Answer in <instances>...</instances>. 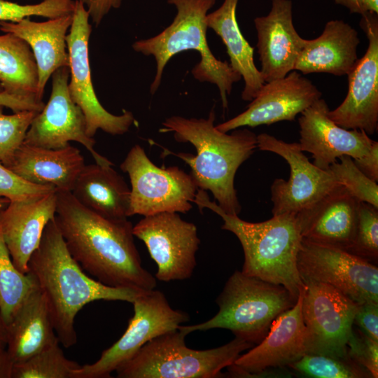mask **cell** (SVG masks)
Returning <instances> with one entry per match:
<instances>
[{"instance_id":"1","label":"cell","mask_w":378,"mask_h":378,"mask_svg":"<svg viewBox=\"0 0 378 378\" xmlns=\"http://www.w3.org/2000/svg\"><path fill=\"white\" fill-rule=\"evenodd\" d=\"M55 219L71 256L95 279L112 287L155 288L156 278L141 265L130 220L104 218L71 192L58 190Z\"/></svg>"},{"instance_id":"2","label":"cell","mask_w":378,"mask_h":378,"mask_svg":"<svg viewBox=\"0 0 378 378\" xmlns=\"http://www.w3.org/2000/svg\"><path fill=\"white\" fill-rule=\"evenodd\" d=\"M28 269L43 294L59 344L66 349L77 342L75 318L85 304L101 300L132 303L144 291L109 286L88 276L69 252L55 218L46 226Z\"/></svg>"},{"instance_id":"3","label":"cell","mask_w":378,"mask_h":378,"mask_svg":"<svg viewBox=\"0 0 378 378\" xmlns=\"http://www.w3.org/2000/svg\"><path fill=\"white\" fill-rule=\"evenodd\" d=\"M215 118L214 109L206 119L173 115L162 122L160 131L173 132L176 141L195 146L196 155H173L190 166L199 189L209 190L225 213L238 215L241 205L234 186V176L257 148V136L246 128L231 134L223 132L214 125Z\"/></svg>"},{"instance_id":"4","label":"cell","mask_w":378,"mask_h":378,"mask_svg":"<svg viewBox=\"0 0 378 378\" xmlns=\"http://www.w3.org/2000/svg\"><path fill=\"white\" fill-rule=\"evenodd\" d=\"M192 203L201 211L207 208L219 215L223 220L222 229L238 238L244 255L243 274L281 285L298 300L305 285L297 267L302 237L295 214L273 216L259 223L247 222L238 215L225 213L202 189L197 190Z\"/></svg>"},{"instance_id":"5","label":"cell","mask_w":378,"mask_h":378,"mask_svg":"<svg viewBox=\"0 0 378 378\" xmlns=\"http://www.w3.org/2000/svg\"><path fill=\"white\" fill-rule=\"evenodd\" d=\"M174 5L176 14L172 22L159 34L132 44V48L144 55H152L156 62V72L150 87L153 94L160 87L166 64L175 55L193 50L200 61L192 69L194 78L200 82L217 85L223 107L227 108V95L241 76L226 61L217 59L206 40V16L216 0H167Z\"/></svg>"},{"instance_id":"6","label":"cell","mask_w":378,"mask_h":378,"mask_svg":"<svg viewBox=\"0 0 378 378\" xmlns=\"http://www.w3.org/2000/svg\"><path fill=\"white\" fill-rule=\"evenodd\" d=\"M296 302L284 286L236 270L216 298L217 314L202 323L181 325L178 329L187 335L195 331L227 329L235 337L254 345L265 337L275 318Z\"/></svg>"},{"instance_id":"7","label":"cell","mask_w":378,"mask_h":378,"mask_svg":"<svg viewBox=\"0 0 378 378\" xmlns=\"http://www.w3.org/2000/svg\"><path fill=\"white\" fill-rule=\"evenodd\" d=\"M187 335L178 329L157 337L144 344L115 372L118 378H215L254 345L234 337L214 349L188 347Z\"/></svg>"},{"instance_id":"8","label":"cell","mask_w":378,"mask_h":378,"mask_svg":"<svg viewBox=\"0 0 378 378\" xmlns=\"http://www.w3.org/2000/svg\"><path fill=\"white\" fill-rule=\"evenodd\" d=\"M120 168L131 184L129 216L187 213L192 208L199 188L191 174L177 166L158 167L139 145L130 150Z\"/></svg>"},{"instance_id":"9","label":"cell","mask_w":378,"mask_h":378,"mask_svg":"<svg viewBox=\"0 0 378 378\" xmlns=\"http://www.w3.org/2000/svg\"><path fill=\"white\" fill-rule=\"evenodd\" d=\"M132 304L134 316L123 335L97 361L75 370L74 378L110 377L147 342L189 321L187 313L173 309L164 293L155 288L142 291Z\"/></svg>"},{"instance_id":"10","label":"cell","mask_w":378,"mask_h":378,"mask_svg":"<svg viewBox=\"0 0 378 378\" xmlns=\"http://www.w3.org/2000/svg\"><path fill=\"white\" fill-rule=\"evenodd\" d=\"M297 267L302 281L330 285L358 304L378 303V267L363 258L302 238Z\"/></svg>"},{"instance_id":"11","label":"cell","mask_w":378,"mask_h":378,"mask_svg":"<svg viewBox=\"0 0 378 378\" xmlns=\"http://www.w3.org/2000/svg\"><path fill=\"white\" fill-rule=\"evenodd\" d=\"M89 18L84 5L76 0L72 24L66 38L69 57V94L84 114L86 132L90 137L93 138L98 130L111 135H121L129 131L136 120L129 111L124 110L119 115L109 113L95 94L89 62L88 45L92 31Z\"/></svg>"},{"instance_id":"12","label":"cell","mask_w":378,"mask_h":378,"mask_svg":"<svg viewBox=\"0 0 378 378\" xmlns=\"http://www.w3.org/2000/svg\"><path fill=\"white\" fill-rule=\"evenodd\" d=\"M303 283L302 314L308 354L348 357L347 343L358 304L327 284Z\"/></svg>"},{"instance_id":"13","label":"cell","mask_w":378,"mask_h":378,"mask_svg":"<svg viewBox=\"0 0 378 378\" xmlns=\"http://www.w3.org/2000/svg\"><path fill=\"white\" fill-rule=\"evenodd\" d=\"M158 266L156 279L164 282L189 279L195 268L200 240L196 225L176 212L144 216L133 226Z\"/></svg>"},{"instance_id":"14","label":"cell","mask_w":378,"mask_h":378,"mask_svg":"<svg viewBox=\"0 0 378 378\" xmlns=\"http://www.w3.org/2000/svg\"><path fill=\"white\" fill-rule=\"evenodd\" d=\"M69 80V66L60 67L52 74L50 99L32 120L23 143L58 149L76 141L90 153L96 163L113 166L94 150L95 141L87 134L84 114L70 96Z\"/></svg>"},{"instance_id":"15","label":"cell","mask_w":378,"mask_h":378,"mask_svg":"<svg viewBox=\"0 0 378 378\" xmlns=\"http://www.w3.org/2000/svg\"><path fill=\"white\" fill-rule=\"evenodd\" d=\"M257 148L280 155L290 167L289 179L276 178L271 186L273 216L296 214L340 184L329 169L311 162L299 143H287L261 133L257 136Z\"/></svg>"},{"instance_id":"16","label":"cell","mask_w":378,"mask_h":378,"mask_svg":"<svg viewBox=\"0 0 378 378\" xmlns=\"http://www.w3.org/2000/svg\"><path fill=\"white\" fill-rule=\"evenodd\" d=\"M360 27L368 46L348 77V92L341 104L328 111L329 118L347 130H360L368 135L378 127V18L370 12L362 15Z\"/></svg>"},{"instance_id":"17","label":"cell","mask_w":378,"mask_h":378,"mask_svg":"<svg viewBox=\"0 0 378 378\" xmlns=\"http://www.w3.org/2000/svg\"><path fill=\"white\" fill-rule=\"evenodd\" d=\"M303 290L295 305L275 318L265 337L227 367L232 377H255L268 368H287L308 354L307 333L302 314Z\"/></svg>"},{"instance_id":"18","label":"cell","mask_w":378,"mask_h":378,"mask_svg":"<svg viewBox=\"0 0 378 378\" xmlns=\"http://www.w3.org/2000/svg\"><path fill=\"white\" fill-rule=\"evenodd\" d=\"M321 95L310 80L293 70L283 78L265 82L244 111L216 127L228 132L241 127L293 121Z\"/></svg>"},{"instance_id":"19","label":"cell","mask_w":378,"mask_h":378,"mask_svg":"<svg viewBox=\"0 0 378 378\" xmlns=\"http://www.w3.org/2000/svg\"><path fill=\"white\" fill-rule=\"evenodd\" d=\"M329 108L318 99L300 113V146L312 155L314 164L322 169L337 162L342 155L356 160L368 153L375 141L363 130H347L328 116Z\"/></svg>"},{"instance_id":"20","label":"cell","mask_w":378,"mask_h":378,"mask_svg":"<svg viewBox=\"0 0 378 378\" xmlns=\"http://www.w3.org/2000/svg\"><path fill=\"white\" fill-rule=\"evenodd\" d=\"M359 203L338 185L295 214L302 237L348 251L354 238Z\"/></svg>"},{"instance_id":"21","label":"cell","mask_w":378,"mask_h":378,"mask_svg":"<svg viewBox=\"0 0 378 378\" xmlns=\"http://www.w3.org/2000/svg\"><path fill=\"white\" fill-rule=\"evenodd\" d=\"M254 24L261 66L260 71L265 81L286 76L294 70L305 40L294 27L292 1L272 0L270 13L255 18Z\"/></svg>"},{"instance_id":"22","label":"cell","mask_w":378,"mask_h":378,"mask_svg":"<svg viewBox=\"0 0 378 378\" xmlns=\"http://www.w3.org/2000/svg\"><path fill=\"white\" fill-rule=\"evenodd\" d=\"M56 208L57 190L32 200L11 201L0 209V233L21 272H28L29 260L46 226L55 218Z\"/></svg>"},{"instance_id":"23","label":"cell","mask_w":378,"mask_h":378,"mask_svg":"<svg viewBox=\"0 0 378 378\" xmlns=\"http://www.w3.org/2000/svg\"><path fill=\"white\" fill-rule=\"evenodd\" d=\"M85 165L79 149L70 144L50 149L23 143L6 167L29 183L71 192Z\"/></svg>"},{"instance_id":"24","label":"cell","mask_w":378,"mask_h":378,"mask_svg":"<svg viewBox=\"0 0 378 378\" xmlns=\"http://www.w3.org/2000/svg\"><path fill=\"white\" fill-rule=\"evenodd\" d=\"M73 14L43 22L26 18L18 22L0 21V30L12 33L25 41L34 54L38 74V97L43 100L46 85L59 68L69 66L66 35Z\"/></svg>"},{"instance_id":"25","label":"cell","mask_w":378,"mask_h":378,"mask_svg":"<svg viewBox=\"0 0 378 378\" xmlns=\"http://www.w3.org/2000/svg\"><path fill=\"white\" fill-rule=\"evenodd\" d=\"M358 31L342 20L328 21L317 38L304 40L294 70L303 75L328 73L347 76L356 63Z\"/></svg>"},{"instance_id":"26","label":"cell","mask_w":378,"mask_h":378,"mask_svg":"<svg viewBox=\"0 0 378 378\" xmlns=\"http://www.w3.org/2000/svg\"><path fill=\"white\" fill-rule=\"evenodd\" d=\"M6 325V349L14 363L59 342L45 298L38 285L27 295Z\"/></svg>"},{"instance_id":"27","label":"cell","mask_w":378,"mask_h":378,"mask_svg":"<svg viewBox=\"0 0 378 378\" xmlns=\"http://www.w3.org/2000/svg\"><path fill=\"white\" fill-rule=\"evenodd\" d=\"M71 192L79 203L104 218L130 217V188L111 165H85Z\"/></svg>"},{"instance_id":"28","label":"cell","mask_w":378,"mask_h":378,"mask_svg":"<svg viewBox=\"0 0 378 378\" xmlns=\"http://www.w3.org/2000/svg\"><path fill=\"white\" fill-rule=\"evenodd\" d=\"M237 4L238 0H224L218 9L207 14L206 24L220 36L226 47L230 66L244 79L241 99L251 102L265 81L255 66L254 48L244 38L238 24L236 16Z\"/></svg>"},{"instance_id":"29","label":"cell","mask_w":378,"mask_h":378,"mask_svg":"<svg viewBox=\"0 0 378 378\" xmlns=\"http://www.w3.org/2000/svg\"><path fill=\"white\" fill-rule=\"evenodd\" d=\"M37 64L28 43L12 33L0 35V85L2 91L22 99L38 97Z\"/></svg>"},{"instance_id":"30","label":"cell","mask_w":378,"mask_h":378,"mask_svg":"<svg viewBox=\"0 0 378 378\" xmlns=\"http://www.w3.org/2000/svg\"><path fill=\"white\" fill-rule=\"evenodd\" d=\"M36 285L31 272L22 273L15 266L0 233V314L6 324Z\"/></svg>"},{"instance_id":"31","label":"cell","mask_w":378,"mask_h":378,"mask_svg":"<svg viewBox=\"0 0 378 378\" xmlns=\"http://www.w3.org/2000/svg\"><path fill=\"white\" fill-rule=\"evenodd\" d=\"M81 365L67 358L57 342L27 359L15 363L11 378H74Z\"/></svg>"},{"instance_id":"32","label":"cell","mask_w":378,"mask_h":378,"mask_svg":"<svg viewBox=\"0 0 378 378\" xmlns=\"http://www.w3.org/2000/svg\"><path fill=\"white\" fill-rule=\"evenodd\" d=\"M287 368L295 374L312 378H372L371 374L349 356L307 354Z\"/></svg>"},{"instance_id":"33","label":"cell","mask_w":378,"mask_h":378,"mask_svg":"<svg viewBox=\"0 0 378 378\" xmlns=\"http://www.w3.org/2000/svg\"><path fill=\"white\" fill-rule=\"evenodd\" d=\"M348 252L376 264L378 259V208L360 202L354 241Z\"/></svg>"},{"instance_id":"34","label":"cell","mask_w":378,"mask_h":378,"mask_svg":"<svg viewBox=\"0 0 378 378\" xmlns=\"http://www.w3.org/2000/svg\"><path fill=\"white\" fill-rule=\"evenodd\" d=\"M338 159L340 162H335L328 168L336 180L360 202L378 208L377 183L365 175L350 156L342 155Z\"/></svg>"},{"instance_id":"35","label":"cell","mask_w":378,"mask_h":378,"mask_svg":"<svg viewBox=\"0 0 378 378\" xmlns=\"http://www.w3.org/2000/svg\"><path fill=\"white\" fill-rule=\"evenodd\" d=\"M3 109L0 105V161L6 167L23 144L31 121L38 112L22 111L6 115Z\"/></svg>"},{"instance_id":"36","label":"cell","mask_w":378,"mask_h":378,"mask_svg":"<svg viewBox=\"0 0 378 378\" xmlns=\"http://www.w3.org/2000/svg\"><path fill=\"white\" fill-rule=\"evenodd\" d=\"M76 0H42L35 4H20L0 0V21L18 22L24 18L39 16L48 19L73 14Z\"/></svg>"},{"instance_id":"37","label":"cell","mask_w":378,"mask_h":378,"mask_svg":"<svg viewBox=\"0 0 378 378\" xmlns=\"http://www.w3.org/2000/svg\"><path fill=\"white\" fill-rule=\"evenodd\" d=\"M56 188L51 186L29 183L4 165L0 161V197L11 201H27L40 198Z\"/></svg>"},{"instance_id":"38","label":"cell","mask_w":378,"mask_h":378,"mask_svg":"<svg viewBox=\"0 0 378 378\" xmlns=\"http://www.w3.org/2000/svg\"><path fill=\"white\" fill-rule=\"evenodd\" d=\"M347 353L352 360L371 374L372 378L378 377V341L353 327L347 343Z\"/></svg>"},{"instance_id":"39","label":"cell","mask_w":378,"mask_h":378,"mask_svg":"<svg viewBox=\"0 0 378 378\" xmlns=\"http://www.w3.org/2000/svg\"><path fill=\"white\" fill-rule=\"evenodd\" d=\"M354 324L368 337L378 341V303L359 304Z\"/></svg>"},{"instance_id":"40","label":"cell","mask_w":378,"mask_h":378,"mask_svg":"<svg viewBox=\"0 0 378 378\" xmlns=\"http://www.w3.org/2000/svg\"><path fill=\"white\" fill-rule=\"evenodd\" d=\"M81 2L89 13L90 18L99 26L105 16L112 10L120 7L122 0H77Z\"/></svg>"},{"instance_id":"41","label":"cell","mask_w":378,"mask_h":378,"mask_svg":"<svg viewBox=\"0 0 378 378\" xmlns=\"http://www.w3.org/2000/svg\"><path fill=\"white\" fill-rule=\"evenodd\" d=\"M0 105L11 109L13 113L22 111H34L40 112L43 108V102H36L9 94L0 91Z\"/></svg>"},{"instance_id":"42","label":"cell","mask_w":378,"mask_h":378,"mask_svg":"<svg viewBox=\"0 0 378 378\" xmlns=\"http://www.w3.org/2000/svg\"><path fill=\"white\" fill-rule=\"evenodd\" d=\"M357 167L369 178L378 181V142L374 141L368 154L354 160Z\"/></svg>"},{"instance_id":"43","label":"cell","mask_w":378,"mask_h":378,"mask_svg":"<svg viewBox=\"0 0 378 378\" xmlns=\"http://www.w3.org/2000/svg\"><path fill=\"white\" fill-rule=\"evenodd\" d=\"M14 362L6 349L0 351V378H11Z\"/></svg>"},{"instance_id":"44","label":"cell","mask_w":378,"mask_h":378,"mask_svg":"<svg viewBox=\"0 0 378 378\" xmlns=\"http://www.w3.org/2000/svg\"><path fill=\"white\" fill-rule=\"evenodd\" d=\"M335 2L349 8L351 13H358L362 15L367 13L364 8L363 0H335Z\"/></svg>"},{"instance_id":"45","label":"cell","mask_w":378,"mask_h":378,"mask_svg":"<svg viewBox=\"0 0 378 378\" xmlns=\"http://www.w3.org/2000/svg\"><path fill=\"white\" fill-rule=\"evenodd\" d=\"M8 341L7 325L0 314V351L6 349Z\"/></svg>"},{"instance_id":"46","label":"cell","mask_w":378,"mask_h":378,"mask_svg":"<svg viewBox=\"0 0 378 378\" xmlns=\"http://www.w3.org/2000/svg\"><path fill=\"white\" fill-rule=\"evenodd\" d=\"M363 4L366 12L378 13V0H363Z\"/></svg>"},{"instance_id":"47","label":"cell","mask_w":378,"mask_h":378,"mask_svg":"<svg viewBox=\"0 0 378 378\" xmlns=\"http://www.w3.org/2000/svg\"><path fill=\"white\" fill-rule=\"evenodd\" d=\"M9 202L6 198L0 197V209L6 206Z\"/></svg>"},{"instance_id":"48","label":"cell","mask_w":378,"mask_h":378,"mask_svg":"<svg viewBox=\"0 0 378 378\" xmlns=\"http://www.w3.org/2000/svg\"><path fill=\"white\" fill-rule=\"evenodd\" d=\"M0 91H2V89H1V85H0Z\"/></svg>"}]
</instances>
